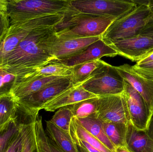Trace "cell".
<instances>
[{"label": "cell", "instance_id": "cell-1", "mask_svg": "<svg viewBox=\"0 0 153 152\" xmlns=\"http://www.w3.org/2000/svg\"><path fill=\"white\" fill-rule=\"evenodd\" d=\"M56 35L54 28L31 31L0 62V69L15 76L12 84L31 79L37 69L54 60L51 46Z\"/></svg>", "mask_w": 153, "mask_h": 152}, {"label": "cell", "instance_id": "cell-2", "mask_svg": "<svg viewBox=\"0 0 153 152\" xmlns=\"http://www.w3.org/2000/svg\"><path fill=\"white\" fill-rule=\"evenodd\" d=\"M78 12L71 0H10L6 12L10 25L45 15L68 16Z\"/></svg>", "mask_w": 153, "mask_h": 152}, {"label": "cell", "instance_id": "cell-3", "mask_svg": "<svg viewBox=\"0 0 153 152\" xmlns=\"http://www.w3.org/2000/svg\"><path fill=\"white\" fill-rule=\"evenodd\" d=\"M116 20V18L110 16H99L79 12L66 16L54 29L56 35L61 38L101 37Z\"/></svg>", "mask_w": 153, "mask_h": 152}, {"label": "cell", "instance_id": "cell-4", "mask_svg": "<svg viewBox=\"0 0 153 152\" xmlns=\"http://www.w3.org/2000/svg\"><path fill=\"white\" fill-rule=\"evenodd\" d=\"M137 6L123 17L114 21L101 36L108 44L117 40L138 35L142 28L153 18L148 7L149 1H135Z\"/></svg>", "mask_w": 153, "mask_h": 152}, {"label": "cell", "instance_id": "cell-5", "mask_svg": "<svg viewBox=\"0 0 153 152\" xmlns=\"http://www.w3.org/2000/svg\"><path fill=\"white\" fill-rule=\"evenodd\" d=\"M60 21L59 15L51 14L10 25L7 31L0 37V62L31 31L38 29L54 28Z\"/></svg>", "mask_w": 153, "mask_h": 152}, {"label": "cell", "instance_id": "cell-6", "mask_svg": "<svg viewBox=\"0 0 153 152\" xmlns=\"http://www.w3.org/2000/svg\"><path fill=\"white\" fill-rule=\"evenodd\" d=\"M82 86L97 96L119 95L125 91V80L116 67L107 63L94 70Z\"/></svg>", "mask_w": 153, "mask_h": 152}, {"label": "cell", "instance_id": "cell-7", "mask_svg": "<svg viewBox=\"0 0 153 152\" xmlns=\"http://www.w3.org/2000/svg\"><path fill=\"white\" fill-rule=\"evenodd\" d=\"M71 4L77 11L82 13L110 16L117 19L137 6L133 0H71Z\"/></svg>", "mask_w": 153, "mask_h": 152}, {"label": "cell", "instance_id": "cell-8", "mask_svg": "<svg viewBox=\"0 0 153 152\" xmlns=\"http://www.w3.org/2000/svg\"><path fill=\"white\" fill-rule=\"evenodd\" d=\"M73 85L70 77L62 78L43 89L16 101L18 109L28 115L38 116L46 103Z\"/></svg>", "mask_w": 153, "mask_h": 152}, {"label": "cell", "instance_id": "cell-9", "mask_svg": "<svg viewBox=\"0 0 153 152\" xmlns=\"http://www.w3.org/2000/svg\"><path fill=\"white\" fill-rule=\"evenodd\" d=\"M95 116L102 122L130 125V117L124 93L119 95L99 96Z\"/></svg>", "mask_w": 153, "mask_h": 152}, {"label": "cell", "instance_id": "cell-10", "mask_svg": "<svg viewBox=\"0 0 153 152\" xmlns=\"http://www.w3.org/2000/svg\"><path fill=\"white\" fill-rule=\"evenodd\" d=\"M124 94L126 101L130 125L138 131H146L153 115L144 100L126 81Z\"/></svg>", "mask_w": 153, "mask_h": 152}, {"label": "cell", "instance_id": "cell-11", "mask_svg": "<svg viewBox=\"0 0 153 152\" xmlns=\"http://www.w3.org/2000/svg\"><path fill=\"white\" fill-rule=\"evenodd\" d=\"M109 45L117 51L118 55L137 62L153 51V39L141 35L117 40Z\"/></svg>", "mask_w": 153, "mask_h": 152}, {"label": "cell", "instance_id": "cell-12", "mask_svg": "<svg viewBox=\"0 0 153 152\" xmlns=\"http://www.w3.org/2000/svg\"><path fill=\"white\" fill-rule=\"evenodd\" d=\"M117 55V51L101 38L75 55L63 59L51 62L63 64L67 67H73L85 62L100 59L104 56L113 57Z\"/></svg>", "mask_w": 153, "mask_h": 152}, {"label": "cell", "instance_id": "cell-13", "mask_svg": "<svg viewBox=\"0 0 153 152\" xmlns=\"http://www.w3.org/2000/svg\"><path fill=\"white\" fill-rule=\"evenodd\" d=\"M101 37L85 38H61L56 35L51 46V54L54 60L66 59L77 54L98 41Z\"/></svg>", "mask_w": 153, "mask_h": 152}, {"label": "cell", "instance_id": "cell-14", "mask_svg": "<svg viewBox=\"0 0 153 152\" xmlns=\"http://www.w3.org/2000/svg\"><path fill=\"white\" fill-rule=\"evenodd\" d=\"M116 68L124 80L142 96L153 115V81L138 74L129 64H125Z\"/></svg>", "mask_w": 153, "mask_h": 152}, {"label": "cell", "instance_id": "cell-15", "mask_svg": "<svg viewBox=\"0 0 153 152\" xmlns=\"http://www.w3.org/2000/svg\"><path fill=\"white\" fill-rule=\"evenodd\" d=\"M82 84L73 85L46 103L41 110L53 112L62 107L70 106L84 100L98 97L86 91L82 86Z\"/></svg>", "mask_w": 153, "mask_h": 152}, {"label": "cell", "instance_id": "cell-16", "mask_svg": "<svg viewBox=\"0 0 153 152\" xmlns=\"http://www.w3.org/2000/svg\"><path fill=\"white\" fill-rule=\"evenodd\" d=\"M62 78L64 77L38 76L26 82L12 84L8 92L17 101L43 89Z\"/></svg>", "mask_w": 153, "mask_h": 152}, {"label": "cell", "instance_id": "cell-17", "mask_svg": "<svg viewBox=\"0 0 153 152\" xmlns=\"http://www.w3.org/2000/svg\"><path fill=\"white\" fill-rule=\"evenodd\" d=\"M126 141L133 152H153V141L146 132L138 131L131 125L128 126Z\"/></svg>", "mask_w": 153, "mask_h": 152}, {"label": "cell", "instance_id": "cell-18", "mask_svg": "<svg viewBox=\"0 0 153 152\" xmlns=\"http://www.w3.org/2000/svg\"><path fill=\"white\" fill-rule=\"evenodd\" d=\"M45 131L47 136L56 143L63 152H79L70 134L57 127L50 120L46 121Z\"/></svg>", "mask_w": 153, "mask_h": 152}, {"label": "cell", "instance_id": "cell-19", "mask_svg": "<svg viewBox=\"0 0 153 152\" xmlns=\"http://www.w3.org/2000/svg\"><path fill=\"white\" fill-rule=\"evenodd\" d=\"M75 118L85 130L98 139L110 151L114 152L115 147L106 135L102 127V122L97 118L95 114L85 118Z\"/></svg>", "mask_w": 153, "mask_h": 152}, {"label": "cell", "instance_id": "cell-20", "mask_svg": "<svg viewBox=\"0 0 153 152\" xmlns=\"http://www.w3.org/2000/svg\"><path fill=\"white\" fill-rule=\"evenodd\" d=\"M106 63L103 60L97 59L71 67L72 73L70 78L72 84L73 85L82 84L91 76L94 70Z\"/></svg>", "mask_w": 153, "mask_h": 152}, {"label": "cell", "instance_id": "cell-21", "mask_svg": "<svg viewBox=\"0 0 153 152\" xmlns=\"http://www.w3.org/2000/svg\"><path fill=\"white\" fill-rule=\"evenodd\" d=\"M102 124L106 135L115 148L128 146L126 136L128 126L111 122H102Z\"/></svg>", "mask_w": 153, "mask_h": 152}, {"label": "cell", "instance_id": "cell-22", "mask_svg": "<svg viewBox=\"0 0 153 152\" xmlns=\"http://www.w3.org/2000/svg\"><path fill=\"white\" fill-rule=\"evenodd\" d=\"M70 134L86 142L100 152H112L83 128L74 117L72 118L70 125Z\"/></svg>", "mask_w": 153, "mask_h": 152}, {"label": "cell", "instance_id": "cell-23", "mask_svg": "<svg viewBox=\"0 0 153 152\" xmlns=\"http://www.w3.org/2000/svg\"><path fill=\"white\" fill-rule=\"evenodd\" d=\"M20 132L16 117L0 126V152H5Z\"/></svg>", "mask_w": 153, "mask_h": 152}, {"label": "cell", "instance_id": "cell-24", "mask_svg": "<svg viewBox=\"0 0 153 152\" xmlns=\"http://www.w3.org/2000/svg\"><path fill=\"white\" fill-rule=\"evenodd\" d=\"M17 109V101L8 91L0 93V126L14 119Z\"/></svg>", "mask_w": 153, "mask_h": 152}, {"label": "cell", "instance_id": "cell-25", "mask_svg": "<svg viewBox=\"0 0 153 152\" xmlns=\"http://www.w3.org/2000/svg\"><path fill=\"white\" fill-rule=\"evenodd\" d=\"M99 104V96L87 99L69 106L71 110L74 117L82 119L87 117L97 112Z\"/></svg>", "mask_w": 153, "mask_h": 152}, {"label": "cell", "instance_id": "cell-26", "mask_svg": "<svg viewBox=\"0 0 153 152\" xmlns=\"http://www.w3.org/2000/svg\"><path fill=\"white\" fill-rule=\"evenodd\" d=\"M71 67L51 62L48 64L37 69L35 78L38 76H55L68 77L71 76Z\"/></svg>", "mask_w": 153, "mask_h": 152}, {"label": "cell", "instance_id": "cell-27", "mask_svg": "<svg viewBox=\"0 0 153 152\" xmlns=\"http://www.w3.org/2000/svg\"><path fill=\"white\" fill-rule=\"evenodd\" d=\"M35 121L28 124H19L22 135V152H39L35 134Z\"/></svg>", "mask_w": 153, "mask_h": 152}, {"label": "cell", "instance_id": "cell-28", "mask_svg": "<svg viewBox=\"0 0 153 152\" xmlns=\"http://www.w3.org/2000/svg\"><path fill=\"white\" fill-rule=\"evenodd\" d=\"M73 117L70 107L65 106L58 109L50 120L57 127L70 134V125Z\"/></svg>", "mask_w": 153, "mask_h": 152}, {"label": "cell", "instance_id": "cell-29", "mask_svg": "<svg viewBox=\"0 0 153 152\" xmlns=\"http://www.w3.org/2000/svg\"><path fill=\"white\" fill-rule=\"evenodd\" d=\"M35 134L39 152H51L47 136L43 126L41 116L37 117L34 123Z\"/></svg>", "mask_w": 153, "mask_h": 152}, {"label": "cell", "instance_id": "cell-30", "mask_svg": "<svg viewBox=\"0 0 153 152\" xmlns=\"http://www.w3.org/2000/svg\"><path fill=\"white\" fill-rule=\"evenodd\" d=\"M132 66L138 74L153 81V61L143 64H136Z\"/></svg>", "mask_w": 153, "mask_h": 152}, {"label": "cell", "instance_id": "cell-31", "mask_svg": "<svg viewBox=\"0 0 153 152\" xmlns=\"http://www.w3.org/2000/svg\"><path fill=\"white\" fill-rule=\"evenodd\" d=\"M22 135L20 130L19 134L16 137L10 146L4 152H22Z\"/></svg>", "mask_w": 153, "mask_h": 152}, {"label": "cell", "instance_id": "cell-32", "mask_svg": "<svg viewBox=\"0 0 153 152\" xmlns=\"http://www.w3.org/2000/svg\"><path fill=\"white\" fill-rule=\"evenodd\" d=\"M71 137L72 140L77 147L83 148L88 152H100L86 142L79 139L74 136L71 135Z\"/></svg>", "mask_w": 153, "mask_h": 152}, {"label": "cell", "instance_id": "cell-33", "mask_svg": "<svg viewBox=\"0 0 153 152\" xmlns=\"http://www.w3.org/2000/svg\"><path fill=\"white\" fill-rule=\"evenodd\" d=\"M10 26V20L7 13H0V37L7 31Z\"/></svg>", "mask_w": 153, "mask_h": 152}, {"label": "cell", "instance_id": "cell-34", "mask_svg": "<svg viewBox=\"0 0 153 152\" xmlns=\"http://www.w3.org/2000/svg\"><path fill=\"white\" fill-rule=\"evenodd\" d=\"M139 35L148 37L153 39V18L142 28Z\"/></svg>", "mask_w": 153, "mask_h": 152}, {"label": "cell", "instance_id": "cell-35", "mask_svg": "<svg viewBox=\"0 0 153 152\" xmlns=\"http://www.w3.org/2000/svg\"><path fill=\"white\" fill-rule=\"evenodd\" d=\"M47 135V134H46ZM48 144L51 152H63L60 149L58 145L56 144L53 141L51 138L48 137Z\"/></svg>", "mask_w": 153, "mask_h": 152}, {"label": "cell", "instance_id": "cell-36", "mask_svg": "<svg viewBox=\"0 0 153 152\" xmlns=\"http://www.w3.org/2000/svg\"><path fill=\"white\" fill-rule=\"evenodd\" d=\"M152 61H153V51L149 54L147 56H146L143 59L137 62L136 64H143Z\"/></svg>", "mask_w": 153, "mask_h": 152}, {"label": "cell", "instance_id": "cell-37", "mask_svg": "<svg viewBox=\"0 0 153 152\" xmlns=\"http://www.w3.org/2000/svg\"><path fill=\"white\" fill-rule=\"evenodd\" d=\"M15 76L14 75L11 73L7 72L3 77V81L4 85L8 84L11 81H13L15 79Z\"/></svg>", "mask_w": 153, "mask_h": 152}, {"label": "cell", "instance_id": "cell-38", "mask_svg": "<svg viewBox=\"0 0 153 152\" xmlns=\"http://www.w3.org/2000/svg\"><path fill=\"white\" fill-rule=\"evenodd\" d=\"M146 132L153 141V115L149 123L148 129Z\"/></svg>", "mask_w": 153, "mask_h": 152}, {"label": "cell", "instance_id": "cell-39", "mask_svg": "<svg viewBox=\"0 0 153 152\" xmlns=\"http://www.w3.org/2000/svg\"><path fill=\"white\" fill-rule=\"evenodd\" d=\"M7 4H8V1L0 0V13L6 12Z\"/></svg>", "mask_w": 153, "mask_h": 152}, {"label": "cell", "instance_id": "cell-40", "mask_svg": "<svg viewBox=\"0 0 153 152\" xmlns=\"http://www.w3.org/2000/svg\"><path fill=\"white\" fill-rule=\"evenodd\" d=\"M113 152H133L128 146H119L115 147Z\"/></svg>", "mask_w": 153, "mask_h": 152}, {"label": "cell", "instance_id": "cell-41", "mask_svg": "<svg viewBox=\"0 0 153 152\" xmlns=\"http://www.w3.org/2000/svg\"><path fill=\"white\" fill-rule=\"evenodd\" d=\"M6 73L7 72L4 71L3 70L0 69V89L4 85L3 79L4 76Z\"/></svg>", "mask_w": 153, "mask_h": 152}, {"label": "cell", "instance_id": "cell-42", "mask_svg": "<svg viewBox=\"0 0 153 152\" xmlns=\"http://www.w3.org/2000/svg\"><path fill=\"white\" fill-rule=\"evenodd\" d=\"M148 7L151 12L153 14V0L149 1L148 2Z\"/></svg>", "mask_w": 153, "mask_h": 152}, {"label": "cell", "instance_id": "cell-43", "mask_svg": "<svg viewBox=\"0 0 153 152\" xmlns=\"http://www.w3.org/2000/svg\"><path fill=\"white\" fill-rule=\"evenodd\" d=\"M77 148H78V150L79 152H88L87 151H86V150L83 149V148H81V147H78Z\"/></svg>", "mask_w": 153, "mask_h": 152}]
</instances>
